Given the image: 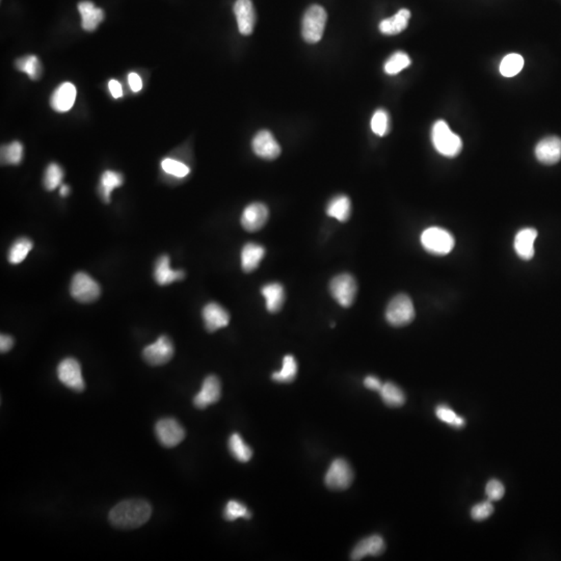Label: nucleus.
<instances>
[{"label":"nucleus","mask_w":561,"mask_h":561,"mask_svg":"<svg viewBox=\"0 0 561 561\" xmlns=\"http://www.w3.org/2000/svg\"><path fill=\"white\" fill-rule=\"evenodd\" d=\"M152 515V507L142 499L125 500L116 505L109 519L111 525L120 529H136L146 524Z\"/></svg>","instance_id":"obj_1"},{"label":"nucleus","mask_w":561,"mask_h":561,"mask_svg":"<svg viewBox=\"0 0 561 561\" xmlns=\"http://www.w3.org/2000/svg\"><path fill=\"white\" fill-rule=\"evenodd\" d=\"M434 148L445 157L457 156L463 149V142L457 134L451 131L444 121L436 122L432 132Z\"/></svg>","instance_id":"obj_2"},{"label":"nucleus","mask_w":561,"mask_h":561,"mask_svg":"<svg viewBox=\"0 0 561 561\" xmlns=\"http://www.w3.org/2000/svg\"><path fill=\"white\" fill-rule=\"evenodd\" d=\"M328 14L320 6H311L306 11L302 22V36L309 44H315L322 40L326 28Z\"/></svg>","instance_id":"obj_3"},{"label":"nucleus","mask_w":561,"mask_h":561,"mask_svg":"<svg viewBox=\"0 0 561 561\" xmlns=\"http://www.w3.org/2000/svg\"><path fill=\"white\" fill-rule=\"evenodd\" d=\"M421 244L430 254L444 256L454 248V237L450 232L440 227H430L421 234Z\"/></svg>","instance_id":"obj_4"},{"label":"nucleus","mask_w":561,"mask_h":561,"mask_svg":"<svg viewBox=\"0 0 561 561\" xmlns=\"http://www.w3.org/2000/svg\"><path fill=\"white\" fill-rule=\"evenodd\" d=\"M415 318V308L411 297L407 295H398L389 303L386 310V320L391 326L405 327L411 324Z\"/></svg>","instance_id":"obj_5"},{"label":"nucleus","mask_w":561,"mask_h":561,"mask_svg":"<svg viewBox=\"0 0 561 561\" xmlns=\"http://www.w3.org/2000/svg\"><path fill=\"white\" fill-rule=\"evenodd\" d=\"M330 293L343 308H349L357 297V281L349 273L336 275L330 283Z\"/></svg>","instance_id":"obj_6"},{"label":"nucleus","mask_w":561,"mask_h":561,"mask_svg":"<svg viewBox=\"0 0 561 561\" xmlns=\"http://www.w3.org/2000/svg\"><path fill=\"white\" fill-rule=\"evenodd\" d=\"M70 293L80 303H92L100 297L101 287L88 273L80 271L72 279Z\"/></svg>","instance_id":"obj_7"},{"label":"nucleus","mask_w":561,"mask_h":561,"mask_svg":"<svg viewBox=\"0 0 561 561\" xmlns=\"http://www.w3.org/2000/svg\"><path fill=\"white\" fill-rule=\"evenodd\" d=\"M327 486L336 490L349 488L353 481V471L349 461L343 459H337L331 463L326 477Z\"/></svg>","instance_id":"obj_8"},{"label":"nucleus","mask_w":561,"mask_h":561,"mask_svg":"<svg viewBox=\"0 0 561 561\" xmlns=\"http://www.w3.org/2000/svg\"><path fill=\"white\" fill-rule=\"evenodd\" d=\"M57 376L59 382L75 392H82L86 388L82 378V366L77 360L67 358L59 363L57 367Z\"/></svg>","instance_id":"obj_9"},{"label":"nucleus","mask_w":561,"mask_h":561,"mask_svg":"<svg viewBox=\"0 0 561 561\" xmlns=\"http://www.w3.org/2000/svg\"><path fill=\"white\" fill-rule=\"evenodd\" d=\"M157 439L163 446L173 448L185 438V430L179 422L172 418L159 420L155 426Z\"/></svg>","instance_id":"obj_10"},{"label":"nucleus","mask_w":561,"mask_h":561,"mask_svg":"<svg viewBox=\"0 0 561 561\" xmlns=\"http://www.w3.org/2000/svg\"><path fill=\"white\" fill-rule=\"evenodd\" d=\"M174 356V345L171 339L161 336L152 344L145 347L142 357L147 363L152 366H161L169 363Z\"/></svg>","instance_id":"obj_11"},{"label":"nucleus","mask_w":561,"mask_h":561,"mask_svg":"<svg viewBox=\"0 0 561 561\" xmlns=\"http://www.w3.org/2000/svg\"><path fill=\"white\" fill-rule=\"evenodd\" d=\"M252 148L257 156L266 160H273L281 154V146L267 130H261L254 136Z\"/></svg>","instance_id":"obj_12"},{"label":"nucleus","mask_w":561,"mask_h":561,"mask_svg":"<svg viewBox=\"0 0 561 561\" xmlns=\"http://www.w3.org/2000/svg\"><path fill=\"white\" fill-rule=\"evenodd\" d=\"M269 211L262 203H252L246 207L242 212V227L248 232H257L262 229L268 221Z\"/></svg>","instance_id":"obj_13"},{"label":"nucleus","mask_w":561,"mask_h":561,"mask_svg":"<svg viewBox=\"0 0 561 561\" xmlns=\"http://www.w3.org/2000/svg\"><path fill=\"white\" fill-rule=\"evenodd\" d=\"M221 385L219 378L209 376L203 382L200 392L194 396V403L198 409H206L221 399Z\"/></svg>","instance_id":"obj_14"},{"label":"nucleus","mask_w":561,"mask_h":561,"mask_svg":"<svg viewBox=\"0 0 561 561\" xmlns=\"http://www.w3.org/2000/svg\"><path fill=\"white\" fill-rule=\"evenodd\" d=\"M234 14L237 20L238 30L243 36H250L256 24V13L250 0H236Z\"/></svg>","instance_id":"obj_15"},{"label":"nucleus","mask_w":561,"mask_h":561,"mask_svg":"<svg viewBox=\"0 0 561 561\" xmlns=\"http://www.w3.org/2000/svg\"><path fill=\"white\" fill-rule=\"evenodd\" d=\"M535 156L544 165H552L558 163L561 159V138L558 136L542 138L536 145Z\"/></svg>","instance_id":"obj_16"},{"label":"nucleus","mask_w":561,"mask_h":561,"mask_svg":"<svg viewBox=\"0 0 561 561\" xmlns=\"http://www.w3.org/2000/svg\"><path fill=\"white\" fill-rule=\"evenodd\" d=\"M203 320L208 332L214 333L219 329L226 328L230 322V314L223 306L209 303L203 308Z\"/></svg>","instance_id":"obj_17"},{"label":"nucleus","mask_w":561,"mask_h":561,"mask_svg":"<svg viewBox=\"0 0 561 561\" xmlns=\"http://www.w3.org/2000/svg\"><path fill=\"white\" fill-rule=\"evenodd\" d=\"M385 549H386V544H385L384 538L378 534H374V535L364 538L355 546L351 552V559L358 561L365 558L366 556H378L384 553Z\"/></svg>","instance_id":"obj_18"},{"label":"nucleus","mask_w":561,"mask_h":561,"mask_svg":"<svg viewBox=\"0 0 561 561\" xmlns=\"http://www.w3.org/2000/svg\"><path fill=\"white\" fill-rule=\"evenodd\" d=\"M75 99V86L70 82H65L53 92L50 99V105L57 113H66L73 107Z\"/></svg>","instance_id":"obj_19"},{"label":"nucleus","mask_w":561,"mask_h":561,"mask_svg":"<svg viewBox=\"0 0 561 561\" xmlns=\"http://www.w3.org/2000/svg\"><path fill=\"white\" fill-rule=\"evenodd\" d=\"M185 277L183 270H174L169 266V258L167 255H163L156 261L154 268V279L157 284L165 286L176 281H181Z\"/></svg>","instance_id":"obj_20"},{"label":"nucleus","mask_w":561,"mask_h":561,"mask_svg":"<svg viewBox=\"0 0 561 561\" xmlns=\"http://www.w3.org/2000/svg\"><path fill=\"white\" fill-rule=\"evenodd\" d=\"M537 237V231L533 228L519 230L515 238V250L523 260H530L534 256V242Z\"/></svg>","instance_id":"obj_21"},{"label":"nucleus","mask_w":561,"mask_h":561,"mask_svg":"<svg viewBox=\"0 0 561 561\" xmlns=\"http://www.w3.org/2000/svg\"><path fill=\"white\" fill-rule=\"evenodd\" d=\"M78 11L82 15V26L86 32H94L104 19V12L95 7L91 1L78 3Z\"/></svg>","instance_id":"obj_22"},{"label":"nucleus","mask_w":561,"mask_h":561,"mask_svg":"<svg viewBox=\"0 0 561 561\" xmlns=\"http://www.w3.org/2000/svg\"><path fill=\"white\" fill-rule=\"evenodd\" d=\"M261 293L264 297L267 311L277 313L282 309L285 302V291L282 284L269 283L262 287Z\"/></svg>","instance_id":"obj_23"},{"label":"nucleus","mask_w":561,"mask_h":561,"mask_svg":"<svg viewBox=\"0 0 561 561\" xmlns=\"http://www.w3.org/2000/svg\"><path fill=\"white\" fill-rule=\"evenodd\" d=\"M265 256V248L260 244L246 243L241 250V267L244 273H252L258 268Z\"/></svg>","instance_id":"obj_24"},{"label":"nucleus","mask_w":561,"mask_h":561,"mask_svg":"<svg viewBox=\"0 0 561 561\" xmlns=\"http://www.w3.org/2000/svg\"><path fill=\"white\" fill-rule=\"evenodd\" d=\"M410 18H411V12L409 10H401L393 17L387 18V19L380 22V33L387 35V36H394V35L401 34L407 28Z\"/></svg>","instance_id":"obj_25"},{"label":"nucleus","mask_w":561,"mask_h":561,"mask_svg":"<svg viewBox=\"0 0 561 561\" xmlns=\"http://www.w3.org/2000/svg\"><path fill=\"white\" fill-rule=\"evenodd\" d=\"M351 213V203L349 196L344 194H339L335 196L329 203L327 207V214L329 217H334L337 221L344 223L349 221Z\"/></svg>","instance_id":"obj_26"},{"label":"nucleus","mask_w":561,"mask_h":561,"mask_svg":"<svg viewBox=\"0 0 561 561\" xmlns=\"http://www.w3.org/2000/svg\"><path fill=\"white\" fill-rule=\"evenodd\" d=\"M380 396L385 405L390 407H403L405 403V395L403 391L393 383L388 382L383 384L380 390Z\"/></svg>","instance_id":"obj_27"},{"label":"nucleus","mask_w":561,"mask_h":561,"mask_svg":"<svg viewBox=\"0 0 561 561\" xmlns=\"http://www.w3.org/2000/svg\"><path fill=\"white\" fill-rule=\"evenodd\" d=\"M297 362L295 358L291 355L285 356L283 359L282 369L279 371L273 372L271 378L277 383H282V384H288V383L293 382L297 376Z\"/></svg>","instance_id":"obj_28"},{"label":"nucleus","mask_w":561,"mask_h":561,"mask_svg":"<svg viewBox=\"0 0 561 561\" xmlns=\"http://www.w3.org/2000/svg\"><path fill=\"white\" fill-rule=\"evenodd\" d=\"M123 181V176L117 172L107 171L102 174L100 180V192L105 203H109L111 192L116 188L122 186Z\"/></svg>","instance_id":"obj_29"},{"label":"nucleus","mask_w":561,"mask_h":561,"mask_svg":"<svg viewBox=\"0 0 561 561\" xmlns=\"http://www.w3.org/2000/svg\"><path fill=\"white\" fill-rule=\"evenodd\" d=\"M33 246H34V243L30 238H18L10 248L8 260L11 264H20L30 254Z\"/></svg>","instance_id":"obj_30"},{"label":"nucleus","mask_w":561,"mask_h":561,"mask_svg":"<svg viewBox=\"0 0 561 561\" xmlns=\"http://www.w3.org/2000/svg\"><path fill=\"white\" fill-rule=\"evenodd\" d=\"M229 449L231 454L240 463H248L252 459V449L246 444L240 434H232L229 440Z\"/></svg>","instance_id":"obj_31"},{"label":"nucleus","mask_w":561,"mask_h":561,"mask_svg":"<svg viewBox=\"0 0 561 561\" xmlns=\"http://www.w3.org/2000/svg\"><path fill=\"white\" fill-rule=\"evenodd\" d=\"M524 67V59L517 53H511L502 59L500 64V73L504 77H513L519 74Z\"/></svg>","instance_id":"obj_32"},{"label":"nucleus","mask_w":561,"mask_h":561,"mask_svg":"<svg viewBox=\"0 0 561 561\" xmlns=\"http://www.w3.org/2000/svg\"><path fill=\"white\" fill-rule=\"evenodd\" d=\"M24 158V146L19 142H13L1 148V163L5 165H19Z\"/></svg>","instance_id":"obj_33"},{"label":"nucleus","mask_w":561,"mask_h":561,"mask_svg":"<svg viewBox=\"0 0 561 561\" xmlns=\"http://www.w3.org/2000/svg\"><path fill=\"white\" fill-rule=\"evenodd\" d=\"M16 68L19 71L28 74L33 80H37L40 77L41 65L36 55H28V57L17 59Z\"/></svg>","instance_id":"obj_34"},{"label":"nucleus","mask_w":561,"mask_h":561,"mask_svg":"<svg viewBox=\"0 0 561 561\" xmlns=\"http://www.w3.org/2000/svg\"><path fill=\"white\" fill-rule=\"evenodd\" d=\"M411 65V59L405 53H396L385 64V72L389 75H395Z\"/></svg>","instance_id":"obj_35"},{"label":"nucleus","mask_w":561,"mask_h":561,"mask_svg":"<svg viewBox=\"0 0 561 561\" xmlns=\"http://www.w3.org/2000/svg\"><path fill=\"white\" fill-rule=\"evenodd\" d=\"M436 416L441 421L452 427L461 428L466 425V420L447 405H439L436 409Z\"/></svg>","instance_id":"obj_36"},{"label":"nucleus","mask_w":561,"mask_h":561,"mask_svg":"<svg viewBox=\"0 0 561 561\" xmlns=\"http://www.w3.org/2000/svg\"><path fill=\"white\" fill-rule=\"evenodd\" d=\"M64 171L57 163H50L45 171L44 186L47 190L51 192L61 185L63 181Z\"/></svg>","instance_id":"obj_37"},{"label":"nucleus","mask_w":561,"mask_h":561,"mask_svg":"<svg viewBox=\"0 0 561 561\" xmlns=\"http://www.w3.org/2000/svg\"><path fill=\"white\" fill-rule=\"evenodd\" d=\"M223 517L227 521L233 522L240 519V517L250 519V513L246 505L238 502V501L231 500L226 505Z\"/></svg>","instance_id":"obj_38"},{"label":"nucleus","mask_w":561,"mask_h":561,"mask_svg":"<svg viewBox=\"0 0 561 561\" xmlns=\"http://www.w3.org/2000/svg\"><path fill=\"white\" fill-rule=\"evenodd\" d=\"M161 167L165 173L177 178H184L190 174V169L187 165L181 161L175 159L165 158L161 161Z\"/></svg>","instance_id":"obj_39"},{"label":"nucleus","mask_w":561,"mask_h":561,"mask_svg":"<svg viewBox=\"0 0 561 561\" xmlns=\"http://www.w3.org/2000/svg\"><path fill=\"white\" fill-rule=\"evenodd\" d=\"M389 115L384 109H378L371 119V129L376 136H385L389 132Z\"/></svg>","instance_id":"obj_40"},{"label":"nucleus","mask_w":561,"mask_h":561,"mask_svg":"<svg viewBox=\"0 0 561 561\" xmlns=\"http://www.w3.org/2000/svg\"><path fill=\"white\" fill-rule=\"evenodd\" d=\"M493 513H494V506H493L492 501H484L472 507L471 517L475 521H484L490 517Z\"/></svg>","instance_id":"obj_41"},{"label":"nucleus","mask_w":561,"mask_h":561,"mask_svg":"<svg viewBox=\"0 0 561 561\" xmlns=\"http://www.w3.org/2000/svg\"><path fill=\"white\" fill-rule=\"evenodd\" d=\"M504 486L497 479H492L486 486V494L490 501H499L504 496Z\"/></svg>","instance_id":"obj_42"},{"label":"nucleus","mask_w":561,"mask_h":561,"mask_svg":"<svg viewBox=\"0 0 561 561\" xmlns=\"http://www.w3.org/2000/svg\"><path fill=\"white\" fill-rule=\"evenodd\" d=\"M128 82H129L130 89H131L132 92L138 93L142 89V82L138 74L130 73L129 75H128Z\"/></svg>","instance_id":"obj_43"},{"label":"nucleus","mask_w":561,"mask_h":561,"mask_svg":"<svg viewBox=\"0 0 561 561\" xmlns=\"http://www.w3.org/2000/svg\"><path fill=\"white\" fill-rule=\"evenodd\" d=\"M364 385H365L366 388L369 389V390L378 391V392H380L383 387L382 382L374 376H367V378L364 380Z\"/></svg>","instance_id":"obj_44"},{"label":"nucleus","mask_w":561,"mask_h":561,"mask_svg":"<svg viewBox=\"0 0 561 561\" xmlns=\"http://www.w3.org/2000/svg\"><path fill=\"white\" fill-rule=\"evenodd\" d=\"M14 347V338L9 335L3 334L0 336V351L1 353H8Z\"/></svg>","instance_id":"obj_45"},{"label":"nucleus","mask_w":561,"mask_h":561,"mask_svg":"<svg viewBox=\"0 0 561 561\" xmlns=\"http://www.w3.org/2000/svg\"><path fill=\"white\" fill-rule=\"evenodd\" d=\"M109 89L113 98L118 99L123 97V88H122L121 84L118 80H111L109 82Z\"/></svg>","instance_id":"obj_46"},{"label":"nucleus","mask_w":561,"mask_h":561,"mask_svg":"<svg viewBox=\"0 0 561 561\" xmlns=\"http://www.w3.org/2000/svg\"><path fill=\"white\" fill-rule=\"evenodd\" d=\"M59 194H61L62 196H67L68 194H70V188L68 185H62L61 190H59Z\"/></svg>","instance_id":"obj_47"}]
</instances>
